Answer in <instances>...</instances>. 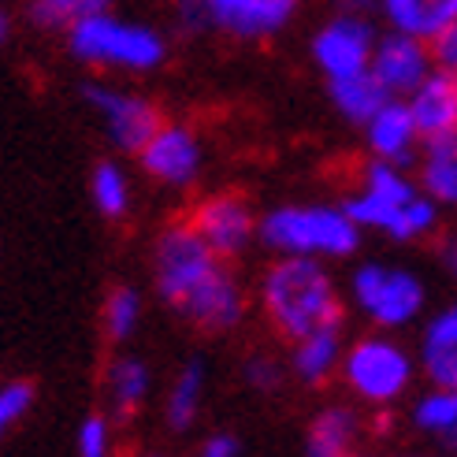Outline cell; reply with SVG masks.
<instances>
[{"instance_id":"9a60e30c","label":"cell","mask_w":457,"mask_h":457,"mask_svg":"<svg viewBox=\"0 0 457 457\" xmlns=\"http://www.w3.org/2000/svg\"><path fill=\"white\" fill-rule=\"evenodd\" d=\"M405 104L417 120L420 142L436 138V134H453L457 130V75L446 71V67H436V71L405 97Z\"/></svg>"},{"instance_id":"836d02e7","label":"cell","mask_w":457,"mask_h":457,"mask_svg":"<svg viewBox=\"0 0 457 457\" xmlns=\"http://www.w3.org/2000/svg\"><path fill=\"white\" fill-rule=\"evenodd\" d=\"M436 257H439V264L450 271V276L457 279V235H446L443 242H439V249H436Z\"/></svg>"},{"instance_id":"d6986e66","label":"cell","mask_w":457,"mask_h":457,"mask_svg":"<svg viewBox=\"0 0 457 457\" xmlns=\"http://www.w3.org/2000/svg\"><path fill=\"white\" fill-rule=\"evenodd\" d=\"M420 190L436 204H457V130L420 142Z\"/></svg>"},{"instance_id":"e0dca14e","label":"cell","mask_w":457,"mask_h":457,"mask_svg":"<svg viewBox=\"0 0 457 457\" xmlns=\"http://www.w3.org/2000/svg\"><path fill=\"white\" fill-rule=\"evenodd\" d=\"M379 12L391 22V30L436 41L457 19V0H379Z\"/></svg>"},{"instance_id":"30bf717a","label":"cell","mask_w":457,"mask_h":457,"mask_svg":"<svg viewBox=\"0 0 457 457\" xmlns=\"http://www.w3.org/2000/svg\"><path fill=\"white\" fill-rule=\"evenodd\" d=\"M82 97L104 120L108 138L116 142V149H123V153H142V145L156 134V127L164 123L153 101H145L138 94H127V89H116V86L89 82L82 89Z\"/></svg>"},{"instance_id":"d4e9b609","label":"cell","mask_w":457,"mask_h":457,"mask_svg":"<svg viewBox=\"0 0 457 457\" xmlns=\"http://www.w3.org/2000/svg\"><path fill=\"white\" fill-rule=\"evenodd\" d=\"M89 190H94V204L101 209V216L120 220L130 209V182L123 175V168L116 160H101L94 168V179H89Z\"/></svg>"},{"instance_id":"ac0fdd59","label":"cell","mask_w":457,"mask_h":457,"mask_svg":"<svg viewBox=\"0 0 457 457\" xmlns=\"http://www.w3.org/2000/svg\"><path fill=\"white\" fill-rule=\"evenodd\" d=\"M342 353H346L342 350V328H320V331L294 342L290 372L298 376L305 386H320L338 372Z\"/></svg>"},{"instance_id":"cb8c5ba5","label":"cell","mask_w":457,"mask_h":457,"mask_svg":"<svg viewBox=\"0 0 457 457\" xmlns=\"http://www.w3.org/2000/svg\"><path fill=\"white\" fill-rule=\"evenodd\" d=\"M201 398H204V364L190 361V364H182V372L175 376L171 391H168V405H164L168 428L171 431L194 428V420L201 413Z\"/></svg>"},{"instance_id":"4316f807","label":"cell","mask_w":457,"mask_h":457,"mask_svg":"<svg viewBox=\"0 0 457 457\" xmlns=\"http://www.w3.org/2000/svg\"><path fill=\"white\" fill-rule=\"evenodd\" d=\"M436 220H439V204L431 201L424 190L413 197V201H405L398 216L391 220V227H386V238H395V242H417L424 235L436 231Z\"/></svg>"},{"instance_id":"83f0119b","label":"cell","mask_w":457,"mask_h":457,"mask_svg":"<svg viewBox=\"0 0 457 457\" xmlns=\"http://www.w3.org/2000/svg\"><path fill=\"white\" fill-rule=\"evenodd\" d=\"M142 320V298L134 287H116L104 298V331L112 342H123L134 335V328H138Z\"/></svg>"},{"instance_id":"f546056e","label":"cell","mask_w":457,"mask_h":457,"mask_svg":"<svg viewBox=\"0 0 457 457\" xmlns=\"http://www.w3.org/2000/svg\"><path fill=\"white\" fill-rule=\"evenodd\" d=\"M112 453V428L104 417H86L79 428V457H108Z\"/></svg>"},{"instance_id":"d6a6232c","label":"cell","mask_w":457,"mask_h":457,"mask_svg":"<svg viewBox=\"0 0 457 457\" xmlns=\"http://www.w3.org/2000/svg\"><path fill=\"white\" fill-rule=\"evenodd\" d=\"M197 457H242V443L235 439V436H212V439H204V446H201V453Z\"/></svg>"},{"instance_id":"3957f363","label":"cell","mask_w":457,"mask_h":457,"mask_svg":"<svg viewBox=\"0 0 457 457\" xmlns=\"http://www.w3.org/2000/svg\"><path fill=\"white\" fill-rule=\"evenodd\" d=\"M67 49L75 60L108 71H156L168 60V41L145 22H130L112 12H97L67 27Z\"/></svg>"},{"instance_id":"ba28073f","label":"cell","mask_w":457,"mask_h":457,"mask_svg":"<svg viewBox=\"0 0 457 457\" xmlns=\"http://www.w3.org/2000/svg\"><path fill=\"white\" fill-rule=\"evenodd\" d=\"M376 27L369 22V15L361 12H346L331 15L324 27L312 34V63L324 71V79H342V75H357L372 63V49H376Z\"/></svg>"},{"instance_id":"7a4b0ae2","label":"cell","mask_w":457,"mask_h":457,"mask_svg":"<svg viewBox=\"0 0 457 457\" xmlns=\"http://www.w3.org/2000/svg\"><path fill=\"white\" fill-rule=\"evenodd\" d=\"M257 238L276 249L279 257H350L361 245V227L350 220V212L335 204H283L271 209Z\"/></svg>"},{"instance_id":"f1b7e54d","label":"cell","mask_w":457,"mask_h":457,"mask_svg":"<svg viewBox=\"0 0 457 457\" xmlns=\"http://www.w3.org/2000/svg\"><path fill=\"white\" fill-rule=\"evenodd\" d=\"M34 405V386L30 383H8L0 386V439L27 417V409Z\"/></svg>"},{"instance_id":"277c9868","label":"cell","mask_w":457,"mask_h":457,"mask_svg":"<svg viewBox=\"0 0 457 457\" xmlns=\"http://www.w3.org/2000/svg\"><path fill=\"white\" fill-rule=\"evenodd\" d=\"M182 30H216L235 41H268L279 37L302 0H171Z\"/></svg>"},{"instance_id":"2e32d148","label":"cell","mask_w":457,"mask_h":457,"mask_svg":"<svg viewBox=\"0 0 457 457\" xmlns=\"http://www.w3.org/2000/svg\"><path fill=\"white\" fill-rule=\"evenodd\" d=\"M420 369L431 386H457V305L428 320L420 335Z\"/></svg>"},{"instance_id":"4fadbf2b","label":"cell","mask_w":457,"mask_h":457,"mask_svg":"<svg viewBox=\"0 0 457 457\" xmlns=\"http://www.w3.org/2000/svg\"><path fill=\"white\" fill-rule=\"evenodd\" d=\"M142 168L149 179L164 182V187H190V182L201 175V138L182 127V123H160L156 134L142 145L138 153Z\"/></svg>"},{"instance_id":"d590c367","label":"cell","mask_w":457,"mask_h":457,"mask_svg":"<svg viewBox=\"0 0 457 457\" xmlns=\"http://www.w3.org/2000/svg\"><path fill=\"white\" fill-rule=\"evenodd\" d=\"M8 37V19H4V12H0V41Z\"/></svg>"},{"instance_id":"8992f818","label":"cell","mask_w":457,"mask_h":457,"mask_svg":"<svg viewBox=\"0 0 457 457\" xmlns=\"http://www.w3.org/2000/svg\"><path fill=\"white\" fill-rule=\"evenodd\" d=\"M353 309L383 331H402L424 312V283L417 271L395 264H361L350 279Z\"/></svg>"},{"instance_id":"e575fe53","label":"cell","mask_w":457,"mask_h":457,"mask_svg":"<svg viewBox=\"0 0 457 457\" xmlns=\"http://www.w3.org/2000/svg\"><path fill=\"white\" fill-rule=\"evenodd\" d=\"M342 8H346V12H361V15H369V12H379V0H342Z\"/></svg>"},{"instance_id":"603a6c76","label":"cell","mask_w":457,"mask_h":457,"mask_svg":"<svg viewBox=\"0 0 457 457\" xmlns=\"http://www.w3.org/2000/svg\"><path fill=\"white\" fill-rule=\"evenodd\" d=\"M413 428L457 446V386H431L413 405Z\"/></svg>"},{"instance_id":"7402d4cb","label":"cell","mask_w":457,"mask_h":457,"mask_svg":"<svg viewBox=\"0 0 457 457\" xmlns=\"http://www.w3.org/2000/svg\"><path fill=\"white\" fill-rule=\"evenodd\" d=\"M149 395V369L138 357H116L108 364V402L116 420H130Z\"/></svg>"},{"instance_id":"484cf974","label":"cell","mask_w":457,"mask_h":457,"mask_svg":"<svg viewBox=\"0 0 457 457\" xmlns=\"http://www.w3.org/2000/svg\"><path fill=\"white\" fill-rule=\"evenodd\" d=\"M112 0H30V19L41 30H67L79 19L108 12Z\"/></svg>"},{"instance_id":"44dd1931","label":"cell","mask_w":457,"mask_h":457,"mask_svg":"<svg viewBox=\"0 0 457 457\" xmlns=\"http://www.w3.org/2000/svg\"><path fill=\"white\" fill-rule=\"evenodd\" d=\"M357 417L346 405L324 409L305 436V457H353V439H357Z\"/></svg>"},{"instance_id":"7c38bea8","label":"cell","mask_w":457,"mask_h":457,"mask_svg":"<svg viewBox=\"0 0 457 457\" xmlns=\"http://www.w3.org/2000/svg\"><path fill=\"white\" fill-rule=\"evenodd\" d=\"M190 223L197 227V235L212 245V253L223 261H235L242 249L257 238V227H261V220L253 216V204H249L242 194L204 197L194 209Z\"/></svg>"},{"instance_id":"9c48e42d","label":"cell","mask_w":457,"mask_h":457,"mask_svg":"<svg viewBox=\"0 0 457 457\" xmlns=\"http://www.w3.org/2000/svg\"><path fill=\"white\" fill-rule=\"evenodd\" d=\"M420 190L417 182L405 175L402 164H391V160H369L361 171V187L353 197H346L342 209L350 212V220L357 227H376V231H386L391 220L398 216V209L405 201H413Z\"/></svg>"},{"instance_id":"52a82bcc","label":"cell","mask_w":457,"mask_h":457,"mask_svg":"<svg viewBox=\"0 0 457 457\" xmlns=\"http://www.w3.org/2000/svg\"><path fill=\"white\" fill-rule=\"evenodd\" d=\"M220 264H227V261L212 253V245L197 235L194 223H171L168 231L156 238V253H153L156 294L179 312L190 302V294L209 279Z\"/></svg>"},{"instance_id":"4dcf8cb0","label":"cell","mask_w":457,"mask_h":457,"mask_svg":"<svg viewBox=\"0 0 457 457\" xmlns=\"http://www.w3.org/2000/svg\"><path fill=\"white\" fill-rule=\"evenodd\" d=\"M245 383L257 386V391H276V383H279L276 361H268V357H249V361H245Z\"/></svg>"},{"instance_id":"5b68a950","label":"cell","mask_w":457,"mask_h":457,"mask_svg":"<svg viewBox=\"0 0 457 457\" xmlns=\"http://www.w3.org/2000/svg\"><path fill=\"white\" fill-rule=\"evenodd\" d=\"M338 372L361 402L395 405L398 398L409 395V386H413L417 361L402 342L386 338V335H369V338H357L353 346L342 353Z\"/></svg>"},{"instance_id":"6da1fadb","label":"cell","mask_w":457,"mask_h":457,"mask_svg":"<svg viewBox=\"0 0 457 457\" xmlns=\"http://www.w3.org/2000/svg\"><path fill=\"white\" fill-rule=\"evenodd\" d=\"M268 324L298 342L320 328H342V298L320 257H279L261 279Z\"/></svg>"},{"instance_id":"5bb4252c","label":"cell","mask_w":457,"mask_h":457,"mask_svg":"<svg viewBox=\"0 0 457 457\" xmlns=\"http://www.w3.org/2000/svg\"><path fill=\"white\" fill-rule=\"evenodd\" d=\"M364 142H369V153L376 160H391V164H402V168L413 164V156L420 149V130L405 97H391L364 123Z\"/></svg>"},{"instance_id":"ffe728a7","label":"cell","mask_w":457,"mask_h":457,"mask_svg":"<svg viewBox=\"0 0 457 457\" xmlns=\"http://www.w3.org/2000/svg\"><path fill=\"white\" fill-rule=\"evenodd\" d=\"M328 94H331V104L338 108V116L357 123V127H364L386 101H391V94H386V89L379 86V79L372 75V67H364V71H357V75L331 79Z\"/></svg>"},{"instance_id":"1f68e13d","label":"cell","mask_w":457,"mask_h":457,"mask_svg":"<svg viewBox=\"0 0 457 457\" xmlns=\"http://www.w3.org/2000/svg\"><path fill=\"white\" fill-rule=\"evenodd\" d=\"M431 56H436V67H446V71L457 75V19L431 41Z\"/></svg>"},{"instance_id":"8fae6325","label":"cell","mask_w":457,"mask_h":457,"mask_svg":"<svg viewBox=\"0 0 457 457\" xmlns=\"http://www.w3.org/2000/svg\"><path fill=\"white\" fill-rule=\"evenodd\" d=\"M369 67L391 97H409L431 71H436V56H431V41L413 37L405 30H386L376 37Z\"/></svg>"}]
</instances>
